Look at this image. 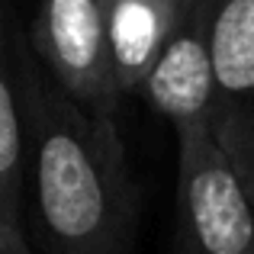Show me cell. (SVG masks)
<instances>
[{
	"instance_id": "cell-9",
	"label": "cell",
	"mask_w": 254,
	"mask_h": 254,
	"mask_svg": "<svg viewBox=\"0 0 254 254\" xmlns=\"http://www.w3.org/2000/svg\"><path fill=\"white\" fill-rule=\"evenodd\" d=\"M10 229H23V225H10V222L3 219V212H0V242H3V235H6Z\"/></svg>"
},
{
	"instance_id": "cell-6",
	"label": "cell",
	"mask_w": 254,
	"mask_h": 254,
	"mask_svg": "<svg viewBox=\"0 0 254 254\" xmlns=\"http://www.w3.org/2000/svg\"><path fill=\"white\" fill-rule=\"evenodd\" d=\"M180 0H106L113 81L119 97L138 93L168 42Z\"/></svg>"
},
{
	"instance_id": "cell-4",
	"label": "cell",
	"mask_w": 254,
	"mask_h": 254,
	"mask_svg": "<svg viewBox=\"0 0 254 254\" xmlns=\"http://www.w3.org/2000/svg\"><path fill=\"white\" fill-rule=\"evenodd\" d=\"M209 135L254 203V0H212Z\"/></svg>"
},
{
	"instance_id": "cell-5",
	"label": "cell",
	"mask_w": 254,
	"mask_h": 254,
	"mask_svg": "<svg viewBox=\"0 0 254 254\" xmlns=\"http://www.w3.org/2000/svg\"><path fill=\"white\" fill-rule=\"evenodd\" d=\"M212 0H180L174 29L142 84L155 113L180 129H209L212 113Z\"/></svg>"
},
{
	"instance_id": "cell-8",
	"label": "cell",
	"mask_w": 254,
	"mask_h": 254,
	"mask_svg": "<svg viewBox=\"0 0 254 254\" xmlns=\"http://www.w3.org/2000/svg\"><path fill=\"white\" fill-rule=\"evenodd\" d=\"M0 254H32L29 242H26V232L23 229H10L0 242Z\"/></svg>"
},
{
	"instance_id": "cell-7",
	"label": "cell",
	"mask_w": 254,
	"mask_h": 254,
	"mask_svg": "<svg viewBox=\"0 0 254 254\" xmlns=\"http://www.w3.org/2000/svg\"><path fill=\"white\" fill-rule=\"evenodd\" d=\"M19 32L0 3V212L10 225H23V113L16 84Z\"/></svg>"
},
{
	"instance_id": "cell-3",
	"label": "cell",
	"mask_w": 254,
	"mask_h": 254,
	"mask_svg": "<svg viewBox=\"0 0 254 254\" xmlns=\"http://www.w3.org/2000/svg\"><path fill=\"white\" fill-rule=\"evenodd\" d=\"M32 52L77 106L116 116L123 97L113 81L106 10L100 0H39Z\"/></svg>"
},
{
	"instance_id": "cell-1",
	"label": "cell",
	"mask_w": 254,
	"mask_h": 254,
	"mask_svg": "<svg viewBox=\"0 0 254 254\" xmlns=\"http://www.w3.org/2000/svg\"><path fill=\"white\" fill-rule=\"evenodd\" d=\"M23 113V209L49 254H129L135 187L116 116L77 106L16 42Z\"/></svg>"
},
{
	"instance_id": "cell-10",
	"label": "cell",
	"mask_w": 254,
	"mask_h": 254,
	"mask_svg": "<svg viewBox=\"0 0 254 254\" xmlns=\"http://www.w3.org/2000/svg\"><path fill=\"white\" fill-rule=\"evenodd\" d=\"M100 3H103V6H106V0H100Z\"/></svg>"
},
{
	"instance_id": "cell-2",
	"label": "cell",
	"mask_w": 254,
	"mask_h": 254,
	"mask_svg": "<svg viewBox=\"0 0 254 254\" xmlns=\"http://www.w3.org/2000/svg\"><path fill=\"white\" fill-rule=\"evenodd\" d=\"M177 254H254V203L209 129L177 132Z\"/></svg>"
}]
</instances>
